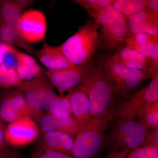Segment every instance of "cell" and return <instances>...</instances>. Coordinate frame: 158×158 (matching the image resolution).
<instances>
[{"label": "cell", "instance_id": "14", "mask_svg": "<svg viewBox=\"0 0 158 158\" xmlns=\"http://www.w3.org/2000/svg\"><path fill=\"white\" fill-rule=\"evenodd\" d=\"M42 133L49 131H59L76 135L83 127L73 115L65 116H53L46 114L39 121Z\"/></svg>", "mask_w": 158, "mask_h": 158}, {"label": "cell", "instance_id": "12", "mask_svg": "<svg viewBox=\"0 0 158 158\" xmlns=\"http://www.w3.org/2000/svg\"><path fill=\"white\" fill-rule=\"evenodd\" d=\"M39 136L38 126L33 118L22 117L8 124L6 137L9 144L22 146L35 141Z\"/></svg>", "mask_w": 158, "mask_h": 158}, {"label": "cell", "instance_id": "23", "mask_svg": "<svg viewBox=\"0 0 158 158\" xmlns=\"http://www.w3.org/2000/svg\"><path fill=\"white\" fill-rule=\"evenodd\" d=\"M148 0H113L112 6L127 20L130 17L147 8Z\"/></svg>", "mask_w": 158, "mask_h": 158}, {"label": "cell", "instance_id": "26", "mask_svg": "<svg viewBox=\"0 0 158 158\" xmlns=\"http://www.w3.org/2000/svg\"><path fill=\"white\" fill-rule=\"evenodd\" d=\"M47 114L58 116L72 115L70 102L66 95H57Z\"/></svg>", "mask_w": 158, "mask_h": 158}, {"label": "cell", "instance_id": "33", "mask_svg": "<svg viewBox=\"0 0 158 158\" xmlns=\"http://www.w3.org/2000/svg\"><path fill=\"white\" fill-rule=\"evenodd\" d=\"M0 158H20L19 153L10 146L0 151Z\"/></svg>", "mask_w": 158, "mask_h": 158}, {"label": "cell", "instance_id": "29", "mask_svg": "<svg viewBox=\"0 0 158 158\" xmlns=\"http://www.w3.org/2000/svg\"><path fill=\"white\" fill-rule=\"evenodd\" d=\"M126 158H158V148H138L130 151Z\"/></svg>", "mask_w": 158, "mask_h": 158}, {"label": "cell", "instance_id": "6", "mask_svg": "<svg viewBox=\"0 0 158 158\" xmlns=\"http://www.w3.org/2000/svg\"><path fill=\"white\" fill-rule=\"evenodd\" d=\"M148 130L135 120L119 119L108 138L111 152L140 148Z\"/></svg>", "mask_w": 158, "mask_h": 158}, {"label": "cell", "instance_id": "2", "mask_svg": "<svg viewBox=\"0 0 158 158\" xmlns=\"http://www.w3.org/2000/svg\"><path fill=\"white\" fill-rule=\"evenodd\" d=\"M99 25L89 20L73 35L59 45L63 55L75 66L90 62L99 44Z\"/></svg>", "mask_w": 158, "mask_h": 158}, {"label": "cell", "instance_id": "10", "mask_svg": "<svg viewBox=\"0 0 158 158\" xmlns=\"http://www.w3.org/2000/svg\"><path fill=\"white\" fill-rule=\"evenodd\" d=\"M16 27L20 36L26 42H40L44 39L47 31L45 15L39 10H28L21 15Z\"/></svg>", "mask_w": 158, "mask_h": 158}, {"label": "cell", "instance_id": "7", "mask_svg": "<svg viewBox=\"0 0 158 158\" xmlns=\"http://www.w3.org/2000/svg\"><path fill=\"white\" fill-rule=\"evenodd\" d=\"M23 94L27 103L32 118L39 122L44 114V103L48 95L54 90L45 75L31 81H22L15 88Z\"/></svg>", "mask_w": 158, "mask_h": 158}, {"label": "cell", "instance_id": "24", "mask_svg": "<svg viewBox=\"0 0 158 158\" xmlns=\"http://www.w3.org/2000/svg\"><path fill=\"white\" fill-rule=\"evenodd\" d=\"M113 0H73L76 3L89 12L93 19L96 18L103 9L112 5Z\"/></svg>", "mask_w": 158, "mask_h": 158}, {"label": "cell", "instance_id": "27", "mask_svg": "<svg viewBox=\"0 0 158 158\" xmlns=\"http://www.w3.org/2000/svg\"><path fill=\"white\" fill-rule=\"evenodd\" d=\"M127 21L128 27L141 23L158 22V14L146 8L130 17Z\"/></svg>", "mask_w": 158, "mask_h": 158}, {"label": "cell", "instance_id": "4", "mask_svg": "<svg viewBox=\"0 0 158 158\" xmlns=\"http://www.w3.org/2000/svg\"><path fill=\"white\" fill-rule=\"evenodd\" d=\"M93 21L102 26L103 45L109 50L123 46L131 35L126 19L112 5L103 9Z\"/></svg>", "mask_w": 158, "mask_h": 158}, {"label": "cell", "instance_id": "11", "mask_svg": "<svg viewBox=\"0 0 158 158\" xmlns=\"http://www.w3.org/2000/svg\"><path fill=\"white\" fill-rule=\"evenodd\" d=\"M26 116L32 118L25 99L18 89L8 90L0 97V121L9 123Z\"/></svg>", "mask_w": 158, "mask_h": 158}, {"label": "cell", "instance_id": "5", "mask_svg": "<svg viewBox=\"0 0 158 158\" xmlns=\"http://www.w3.org/2000/svg\"><path fill=\"white\" fill-rule=\"evenodd\" d=\"M100 59L117 95L125 96L143 81L150 77L148 72L123 67L113 61L110 55L103 56Z\"/></svg>", "mask_w": 158, "mask_h": 158}, {"label": "cell", "instance_id": "13", "mask_svg": "<svg viewBox=\"0 0 158 158\" xmlns=\"http://www.w3.org/2000/svg\"><path fill=\"white\" fill-rule=\"evenodd\" d=\"M73 139L71 135L61 132L42 133V136L37 143V151L71 156Z\"/></svg>", "mask_w": 158, "mask_h": 158}, {"label": "cell", "instance_id": "32", "mask_svg": "<svg viewBox=\"0 0 158 158\" xmlns=\"http://www.w3.org/2000/svg\"><path fill=\"white\" fill-rule=\"evenodd\" d=\"M32 156L35 158H74L71 156L57 152H43L37 151Z\"/></svg>", "mask_w": 158, "mask_h": 158}, {"label": "cell", "instance_id": "30", "mask_svg": "<svg viewBox=\"0 0 158 158\" xmlns=\"http://www.w3.org/2000/svg\"><path fill=\"white\" fill-rule=\"evenodd\" d=\"M140 147L158 148V127L148 130L144 141Z\"/></svg>", "mask_w": 158, "mask_h": 158}, {"label": "cell", "instance_id": "21", "mask_svg": "<svg viewBox=\"0 0 158 158\" xmlns=\"http://www.w3.org/2000/svg\"><path fill=\"white\" fill-rule=\"evenodd\" d=\"M0 38L2 42L16 46L28 53H34V49L30 43L26 42L21 37L16 26L0 22Z\"/></svg>", "mask_w": 158, "mask_h": 158}, {"label": "cell", "instance_id": "37", "mask_svg": "<svg viewBox=\"0 0 158 158\" xmlns=\"http://www.w3.org/2000/svg\"><path fill=\"white\" fill-rule=\"evenodd\" d=\"M147 8L158 14V0H148Z\"/></svg>", "mask_w": 158, "mask_h": 158}, {"label": "cell", "instance_id": "1", "mask_svg": "<svg viewBox=\"0 0 158 158\" xmlns=\"http://www.w3.org/2000/svg\"><path fill=\"white\" fill-rule=\"evenodd\" d=\"M77 87L87 94L94 118H113L112 106L116 91L100 62L95 64L93 70Z\"/></svg>", "mask_w": 158, "mask_h": 158}, {"label": "cell", "instance_id": "35", "mask_svg": "<svg viewBox=\"0 0 158 158\" xmlns=\"http://www.w3.org/2000/svg\"><path fill=\"white\" fill-rule=\"evenodd\" d=\"M129 152L128 150L125 149L111 152L105 158H126Z\"/></svg>", "mask_w": 158, "mask_h": 158}, {"label": "cell", "instance_id": "20", "mask_svg": "<svg viewBox=\"0 0 158 158\" xmlns=\"http://www.w3.org/2000/svg\"><path fill=\"white\" fill-rule=\"evenodd\" d=\"M157 44L158 35L139 33L131 34L126 42L125 46L149 58L153 53Z\"/></svg>", "mask_w": 158, "mask_h": 158}, {"label": "cell", "instance_id": "17", "mask_svg": "<svg viewBox=\"0 0 158 158\" xmlns=\"http://www.w3.org/2000/svg\"><path fill=\"white\" fill-rule=\"evenodd\" d=\"M110 56L113 61L126 68L148 71L149 58L126 46L118 49Z\"/></svg>", "mask_w": 158, "mask_h": 158}, {"label": "cell", "instance_id": "31", "mask_svg": "<svg viewBox=\"0 0 158 158\" xmlns=\"http://www.w3.org/2000/svg\"><path fill=\"white\" fill-rule=\"evenodd\" d=\"M148 72L152 80L158 77V44L152 56L149 58Z\"/></svg>", "mask_w": 158, "mask_h": 158}, {"label": "cell", "instance_id": "38", "mask_svg": "<svg viewBox=\"0 0 158 158\" xmlns=\"http://www.w3.org/2000/svg\"><path fill=\"white\" fill-rule=\"evenodd\" d=\"M31 158H34V156H32V157H31Z\"/></svg>", "mask_w": 158, "mask_h": 158}, {"label": "cell", "instance_id": "22", "mask_svg": "<svg viewBox=\"0 0 158 158\" xmlns=\"http://www.w3.org/2000/svg\"><path fill=\"white\" fill-rule=\"evenodd\" d=\"M137 118L138 122L147 129L158 127V100L145 105Z\"/></svg>", "mask_w": 158, "mask_h": 158}, {"label": "cell", "instance_id": "25", "mask_svg": "<svg viewBox=\"0 0 158 158\" xmlns=\"http://www.w3.org/2000/svg\"><path fill=\"white\" fill-rule=\"evenodd\" d=\"M21 82L15 69L9 68L4 64H0V88H15Z\"/></svg>", "mask_w": 158, "mask_h": 158}, {"label": "cell", "instance_id": "36", "mask_svg": "<svg viewBox=\"0 0 158 158\" xmlns=\"http://www.w3.org/2000/svg\"><path fill=\"white\" fill-rule=\"evenodd\" d=\"M11 46L2 41L0 42V64L2 63L5 54Z\"/></svg>", "mask_w": 158, "mask_h": 158}, {"label": "cell", "instance_id": "3", "mask_svg": "<svg viewBox=\"0 0 158 158\" xmlns=\"http://www.w3.org/2000/svg\"><path fill=\"white\" fill-rule=\"evenodd\" d=\"M111 117L94 118L83 127L73 139L71 156L74 158H95L105 139V134Z\"/></svg>", "mask_w": 158, "mask_h": 158}, {"label": "cell", "instance_id": "18", "mask_svg": "<svg viewBox=\"0 0 158 158\" xmlns=\"http://www.w3.org/2000/svg\"><path fill=\"white\" fill-rule=\"evenodd\" d=\"M16 70L22 81H31L45 75V71L30 55L19 52Z\"/></svg>", "mask_w": 158, "mask_h": 158}, {"label": "cell", "instance_id": "16", "mask_svg": "<svg viewBox=\"0 0 158 158\" xmlns=\"http://www.w3.org/2000/svg\"><path fill=\"white\" fill-rule=\"evenodd\" d=\"M37 56L48 70H59L75 66L65 58L59 46L49 45L45 40L42 47L37 53Z\"/></svg>", "mask_w": 158, "mask_h": 158}, {"label": "cell", "instance_id": "15", "mask_svg": "<svg viewBox=\"0 0 158 158\" xmlns=\"http://www.w3.org/2000/svg\"><path fill=\"white\" fill-rule=\"evenodd\" d=\"M70 102L72 114L82 127L92 121L90 103L87 94L81 89L75 87L66 94Z\"/></svg>", "mask_w": 158, "mask_h": 158}, {"label": "cell", "instance_id": "19", "mask_svg": "<svg viewBox=\"0 0 158 158\" xmlns=\"http://www.w3.org/2000/svg\"><path fill=\"white\" fill-rule=\"evenodd\" d=\"M35 2L30 0L0 1V22L16 26L23 9Z\"/></svg>", "mask_w": 158, "mask_h": 158}, {"label": "cell", "instance_id": "9", "mask_svg": "<svg viewBox=\"0 0 158 158\" xmlns=\"http://www.w3.org/2000/svg\"><path fill=\"white\" fill-rule=\"evenodd\" d=\"M158 100V77L147 86L133 94L115 113L119 119L135 120L138 113L145 105Z\"/></svg>", "mask_w": 158, "mask_h": 158}, {"label": "cell", "instance_id": "34", "mask_svg": "<svg viewBox=\"0 0 158 158\" xmlns=\"http://www.w3.org/2000/svg\"><path fill=\"white\" fill-rule=\"evenodd\" d=\"M6 137V127L0 121V151L9 146Z\"/></svg>", "mask_w": 158, "mask_h": 158}, {"label": "cell", "instance_id": "39", "mask_svg": "<svg viewBox=\"0 0 158 158\" xmlns=\"http://www.w3.org/2000/svg\"><path fill=\"white\" fill-rule=\"evenodd\" d=\"M1 42V38H0V42Z\"/></svg>", "mask_w": 158, "mask_h": 158}, {"label": "cell", "instance_id": "8", "mask_svg": "<svg viewBox=\"0 0 158 158\" xmlns=\"http://www.w3.org/2000/svg\"><path fill=\"white\" fill-rule=\"evenodd\" d=\"M93 62L84 65L56 70H48L45 74L54 88L59 91L60 95L75 88L80 85L95 65Z\"/></svg>", "mask_w": 158, "mask_h": 158}, {"label": "cell", "instance_id": "28", "mask_svg": "<svg viewBox=\"0 0 158 158\" xmlns=\"http://www.w3.org/2000/svg\"><path fill=\"white\" fill-rule=\"evenodd\" d=\"M128 28L131 34L142 33L158 35V22L141 23L128 27Z\"/></svg>", "mask_w": 158, "mask_h": 158}]
</instances>
